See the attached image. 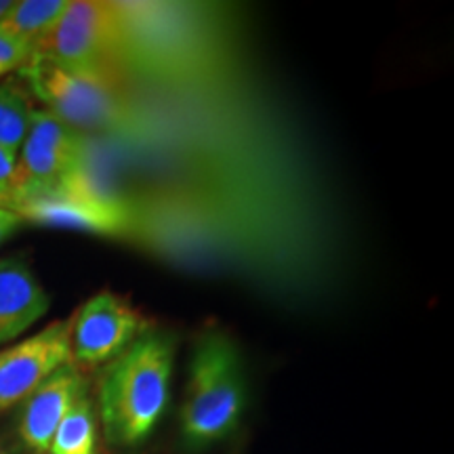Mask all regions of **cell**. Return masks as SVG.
Listing matches in <instances>:
<instances>
[{"mask_svg":"<svg viewBox=\"0 0 454 454\" xmlns=\"http://www.w3.org/2000/svg\"><path fill=\"white\" fill-rule=\"evenodd\" d=\"M150 325L129 297L101 291L70 317L72 362L87 374L99 371Z\"/></svg>","mask_w":454,"mask_h":454,"instance_id":"obj_6","label":"cell"},{"mask_svg":"<svg viewBox=\"0 0 454 454\" xmlns=\"http://www.w3.org/2000/svg\"><path fill=\"white\" fill-rule=\"evenodd\" d=\"M51 299L21 257L0 259V348L13 343L47 316Z\"/></svg>","mask_w":454,"mask_h":454,"instance_id":"obj_10","label":"cell"},{"mask_svg":"<svg viewBox=\"0 0 454 454\" xmlns=\"http://www.w3.org/2000/svg\"><path fill=\"white\" fill-rule=\"evenodd\" d=\"M13 211L24 223L101 238H122L133 227L127 207L93 184L82 164L57 187L17 198Z\"/></svg>","mask_w":454,"mask_h":454,"instance_id":"obj_5","label":"cell"},{"mask_svg":"<svg viewBox=\"0 0 454 454\" xmlns=\"http://www.w3.org/2000/svg\"><path fill=\"white\" fill-rule=\"evenodd\" d=\"M49 454H106L98 408L89 394L81 397L59 423Z\"/></svg>","mask_w":454,"mask_h":454,"instance_id":"obj_11","label":"cell"},{"mask_svg":"<svg viewBox=\"0 0 454 454\" xmlns=\"http://www.w3.org/2000/svg\"><path fill=\"white\" fill-rule=\"evenodd\" d=\"M20 190V162L15 152L0 147V198L13 207L15 194Z\"/></svg>","mask_w":454,"mask_h":454,"instance_id":"obj_15","label":"cell"},{"mask_svg":"<svg viewBox=\"0 0 454 454\" xmlns=\"http://www.w3.org/2000/svg\"><path fill=\"white\" fill-rule=\"evenodd\" d=\"M89 394V379L74 362L55 371L41 387L21 402L17 435L30 454H49L57 427L81 397Z\"/></svg>","mask_w":454,"mask_h":454,"instance_id":"obj_9","label":"cell"},{"mask_svg":"<svg viewBox=\"0 0 454 454\" xmlns=\"http://www.w3.org/2000/svg\"><path fill=\"white\" fill-rule=\"evenodd\" d=\"M34 55H36L34 44L21 41V38H17L0 27V78L7 76V74L24 70L34 59Z\"/></svg>","mask_w":454,"mask_h":454,"instance_id":"obj_14","label":"cell"},{"mask_svg":"<svg viewBox=\"0 0 454 454\" xmlns=\"http://www.w3.org/2000/svg\"><path fill=\"white\" fill-rule=\"evenodd\" d=\"M11 7H13V0H0V21L4 20V15L9 13Z\"/></svg>","mask_w":454,"mask_h":454,"instance_id":"obj_17","label":"cell"},{"mask_svg":"<svg viewBox=\"0 0 454 454\" xmlns=\"http://www.w3.org/2000/svg\"><path fill=\"white\" fill-rule=\"evenodd\" d=\"M0 207H9V208H11V204H9L7 200H4V198H0Z\"/></svg>","mask_w":454,"mask_h":454,"instance_id":"obj_18","label":"cell"},{"mask_svg":"<svg viewBox=\"0 0 454 454\" xmlns=\"http://www.w3.org/2000/svg\"><path fill=\"white\" fill-rule=\"evenodd\" d=\"M122 11L101 0H72L57 26L34 47L66 70L122 78Z\"/></svg>","mask_w":454,"mask_h":454,"instance_id":"obj_4","label":"cell"},{"mask_svg":"<svg viewBox=\"0 0 454 454\" xmlns=\"http://www.w3.org/2000/svg\"><path fill=\"white\" fill-rule=\"evenodd\" d=\"M244 408L247 383L240 349L223 328H204L187 366L179 417L181 440L190 450L227 440L240 427Z\"/></svg>","mask_w":454,"mask_h":454,"instance_id":"obj_2","label":"cell"},{"mask_svg":"<svg viewBox=\"0 0 454 454\" xmlns=\"http://www.w3.org/2000/svg\"><path fill=\"white\" fill-rule=\"evenodd\" d=\"M177 334L147 325L133 343L98 372V417L104 444L137 450L154 435L170 402Z\"/></svg>","mask_w":454,"mask_h":454,"instance_id":"obj_1","label":"cell"},{"mask_svg":"<svg viewBox=\"0 0 454 454\" xmlns=\"http://www.w3.org/2000/svg\"><path fill=\"white\" fill-rule=\"evenodd\" d=\"M34 107L27 99L26 90L15 82L0 84V147L20 152L27 129H30Z\"/></svg>","mask_w":454,"mask_h":454,"instance_id":"obj_13","label":"cell"},{"mask_svg":"<svg viewBox=\"0 0 454 454\" xmlns=\"http://www.w3.org/2000/svg\"><path fill=\"white\" fill-rule=\"evenodd\" d=\"M0 454H9V452H7V450H4V448H3V446H0Z\"/></svg>","mask_w":454,"mask_h":454,"instance_id":"obj_19","label":"cell"},{"mask_svg":"<svg viewBox=\"0 0 454 454\" xmlns=\"http://www.w3.org/2000/svg\"><path fill=\"white\" fill-rule=\"evenodd\" d=\"M67 362H72L70 317L0 349V414L20 406Z\"/></svg>","mask_w":454,"mask_h":454,"instance_id":"obj_8","label":"cell"},{"mask_svg":"<svg viewBox=\"0 0 454 454\" xmlns=\"http://www.w3.org/2000/svg\"><path fill=\"white\" fill-rule=\"evenodd\" d=\"M87 147V137L82 133L67 127L47 110H34L30 129L21 144V156H17L20 190L15 200L66 181L84 162Z\"/></svg>","mask_w":454,"mask_h":454,"instance_id":"obj_7","label":"cell"},{"mask_svg":"<svg viewBox=\"0 0 454 454\" xmlns=\"http://www.w3.org/2000/svg\"><path fill=\"white\" fill-rule=\"evenodd\" d=\"M20 74L44 110L78 133L112 130L127 121L122 78L72 72L38 55Z\"/></svg>","mask_w":454,"mask_h":454,"instance_id":"obj_3","label":"cell"},{"mask_svg":"<svg viewBox=\"0 0 454 454\" xmlns=\"http://www.w3.org/2000/svg\"><path fill=\"white\" fill-rule=\"evenodd\" d=\"M24 219L20 217V213H15L13 208L0 207V244H4L9 238H13L17 231L24 227Z\"/></svg>","mask_w":454,"mask_h":454,"instance_id":"obj_16","label":"cell"},{"mask_svg":"<svg viewBox=\"0 0 454 454\" xmlns=\"http://www.w3.org/2000/svg\"><path fill=\"white\" fill-rule=\"evenodd\" d=\"M70 3L72 0H20L13 3V7L0 21V27L36 47L57 26Z\"/></svg>","mask_w":454,"mask_h":454,"instance_id":"obj_12","label":"cell"}]
</instances>
